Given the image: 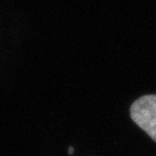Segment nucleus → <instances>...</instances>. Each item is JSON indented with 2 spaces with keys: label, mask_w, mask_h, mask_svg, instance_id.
I'll list each match as a JSON object with an SVG mask.
<instances>
[{
  "label": "nucleus",
  "mask_w": 156,
  "mask_h": 156,
  "mask_svg": "<svg viewBox=\"0 0 156 156\" xmlns=\"http://www.w3.org/2000/svg\"><path fill=\"white\" fill-rule=\"evenodd\" d=\"M130 114L133 121L156 142V95H145L133 102Z\"/></svg>",
  "instance_id": "obj_1"
},
{
  "label": "nucleus",
  "mask_w": 156,
  "mask_h": 156,
  "mask_svg": "<svg viewBox=\"0 0 156 156\" xmlns=\"http://www.w3.org/2000/svg\"><path fill=\"white\" fill-rule=\"evenodd\" d=\"M73 148L70 147L69 148V154H73Z\"/></svg>",
  "instance_id": "obj_2"
}]
</instances>
